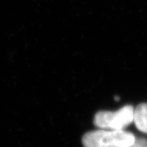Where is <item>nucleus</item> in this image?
<instances>
[{
    "mask_svg": "<svg viewBox=\"0 0 147 147\" xmlns=\"http://www.w3.org/2000/svg\"><path fill=\"white\" fill-rule=\"evenodd\" d=\"M136 137L123 130L99 129L86 133L83 137L84 147H127L135 141Z\"/></svg>",
    "mask_w": 147,
    "mask_h": 147,
    "instance_id": "nucleus-1",
    "label": "nucleus"
},
{
    "mask_svg": "<svg viewBox=\"0 0 147 147\" xmlns=\"http://www.w3.org/2000/svg\"><path fill=\"white\" fill-rule=\"evenodd\" d=\"M134 108L125 105L117 111H99L94 117V123L100 129L123 130L133 122Z\"/></svg>",
    "mask_w": 147,
    "mask_h": 147,
    "instance_id": "nucleus-2",
    "label": "nucleus"
},
{
    "mask_svg": "<svg viewBox=\"0 0 147 147\" xmlns=\"http://www.w3.org/2000/svg\"><path fill=\"white\" fill-rule=\"evenodd\" d=\"M133 122L139 131L147 133V103L140 104L134 109Z\"/></svg>",
    "mask_w": 147,
    "mask_h": 147,
    "instance_id": "nucleus-3",
    "label": "nucleus"
},
{
    "mask_svg": "<svg viewBox=\"0 0 147 147\" xmlns=\"http://www.w3.org/2000/svg\"><path fill=\"white\" fill-rule=\"evenodd\" d=\"M127 147H147V139L136 137L135 141Z\"/></svg>",
    "mask_w": 147,
    "mask_h": 147,
    "instance_id": "nucleus-4",
    "label": "nucleus"
}]
</instances>
